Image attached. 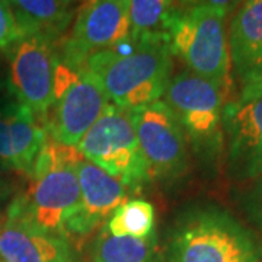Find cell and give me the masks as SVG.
Masks as SVG:
<instances>
[{
  "label": "cell",
  "instance_id": "9c48e42d",
  "mask_svg": "<svg viewBox=\"0 0 262 262\" xmlns=\"http://www.w3.org/2000/svg\"><path fill=\"white\" fill-rule=\"evenodd\" d=\"M77 165H60L32 173L28 189L13 200L8 213L47 233L66 237V222L80 200Z\"/></svg>",
  "mask_w": 262,
  "mask_h": 262
},
{
  "label": "cell",
  "instance_id": "8992f818",
  "mask_svg": "<svg viewBox=\"0 0 262 262\" xmlns=\"http://www.w3.org/2000/svg\"><path fill=\"white\" fill-rule=\"evenodd\" d=\"M8 86L16 101L38 117H44L56 102L58 41L29 34L6 50Z\"/></svg>",
  "mask_w": 262,
  "mask_h": 262
},
{
  "label": "cell",
  "instance_id": "7a4b0ae2",
  "mask_svg": "<svg viewBox=\"0 0 262 262\" xmlns=\"http://www.w3.org/2000/svg\"><path fill=\"white\" fill-rule=\"evenodd\" d=\"M166 262H262V239L222 207H194L172 227Z\"/></svg>",
  "mask_w": 262,
  "mask_h": 262
},
{
  "label": "cell",
  "instance_id": "30bf717a",
  "mask_svg": "<svg viewBox=\"0 0 262 262\" xmlns=\"http://www.w3.org/2000/svg\"><path fill=\"white\" fill-rule=\"evenodd\" d=\"M130 0H86L70 31L58 41V56L80 69L86 58L130 37Z\"/></svg>",
  "mask_w": 262,
  "mask_h": 262
},
{
  "label": "cell",
  "instance_id": "cb8c5ba5",
  "mask_svg": "<svg viewBox=\"0 0 262 262\" xmlns=\"http://www.w3.org/2000/svg\"><path fill=\"white\" fill-rule=\"evenodd\" d=\"M0 72H2V61H0Z\"/></svg>",
  "mask_w": 262,
  "mask_h": 262
},
{
  "label": "cell",
  "instance_id": "ac0fdd59",
  "mask_svg": "<svg viewBox=\"0 0 262 262\" xmlns=\"http://www.w3.org/2000/svg\"><path fill=\"white\" fill-rule=\"evenodd\" d=\"M155 208L146 200L122 203L108 219L103 229L113 236L146 237L155 230Z\"/></svg>",
  "mask_w": 262,
  "mask_h": 262
},
{
  "label": "cell",
  "instance_id": "e0dca14e",
  "mask_svg": "<svg viewBox=\"0 0 262 262\" xmlns=\"http://www.w3.org/2000/svg\"><path fill=\"white\" fill-rule=\"evenodd\" d=\"M92 262H162L158 237L113 236L105 229L95 237L91 248Z\"/></svg>",
  "mask_w": 262,
  "mask_h": 262
},
{
  "label": "cell",
  "instance_id": "9a60e30c",
  "mask_svg": "<svg viewBox=\"0 0 262 262\" xmlns=\"http://www.w3.org/2000/svg\"><path fill=\"white\" fill-rule=\"evenodd\" d=\"M230 66L241 88L262 82V0H242L227 31Z\"/></svg>",
  "mask_w": 262,
  "mask_h": 262
},
{
  "label": "cell",
  "instance_id": "3957f363",
  "mask_svg": "<svg viewBox=\"0 0 262 262\" xmlns=\"http://www.w3.org/2000/svg\"><path fill=\"white\" fill-rule=\"evenodd\" d=\"M225 12L211 8H175L166 28L172 56L187 70L229 89L230 54Z\"/></svg>",
  "mask_w": 262,
  "mask_h": 262
},
{
  "label": "cell",
  "instance_id": "6da1fadb",
  "mask_svg": "<svg viewBox=\"0 0 262 262\" xmlns=\"http://www.w3.org/2000/svg\"><path fill=\"white\" fill-rule=\"evenodd\" d=\"M172 57L166 34L141 35L91 54L83 67L115 106L133 110L163 96L172 77Z\"/></svg>",
  "mask_w": 262,
  "mask_h": 262
},
{
  "label": "cell",
  "instance_id": "5b68a950",
  "mask_svg": "<svg viewBox=\"0 0 262 262\" xmlns=\"http://www.w3.org/2000/svg\"><path fill=\"white\" fill-rule=\"evenodd\" d=\"M227 89L184 70L172 76L163 102L178 118L187 140L201 153H217L223 146V108Z\"/></svg>",
  "mask_w": 262,
  "mask_h": 262
},
{
  "label": "cell",
  "instance_id": "277c9868",
  "mask_svg": "<svg viewBox=\"0 0 262 262\" xmlns=\"http://www.w3.org/2000/svg\"><path fill=\"white\" fill-rule=\"evenodd\" d=\"M77 149L84 159L118 179L125 188L140 189L150 181L130 110L110 103L79 141Z\"/></svg>",
  "mask_w": 262,
  "mask_h": 262
},
{
  "label": "cell",
  "instance_id": "2e32d148",
  "mask_svg": "<svg viewBox=\"0 0 262 262\" xmlns=\"http://www.w3.org/2000/svg\"><path fill=\"white\" fill-rule=\"evenodd\" d=\"M25 35L60 41L75 19V0H9Z\"/></svg>",
  "mask_w": 262,
  "mask_h": 262
},
{
  "label": "cell",
  "instance_id": "52a82bcc",
  "mask_svg": "<svg viewBox=\"0 0 262 262\" xmlns=\"http://www.w3.org/2000/svg\"><path fill=\"white\" fill-rule=\"evenodd\" d=\"M222 124L229 177L237 182L262 178V82L242 86L225 103Z\"/></svg>",
  "mask_w": 262,
  "mask_h": 262
},
{
  "label": "cell",
  "instance_id": "603a6c76",
  "mask_svg": "<svg viewBox=\"0 0 262 262\" xmlns=\"http://www.w3.org/2000/svg\"><path fill=\"white\" fill-rule=\"evenodd\" d=\"M75 2H86V0H75Z\"/></svg>",
  "mask_w": 262,
  "mask_h": 262
},
{
  "label": "cell",
  "instance_id": "d6986e66",
  "mask_svg": "<svg viewBox=\"0 0 262 262\" xmlns=\"http://www.w3.org/2000/svg\"><path fill=\"white\" fill-rule=\"evenodd\" d=\"M173 10V0H130V37L165 34Z\"/></svg>",
  "mask_w": 262,
  "mask_h": 262
},
{
  "label": "cell",
  "instance_id": "ffe728a7",
  "mask_svg": "<svg viewBox=\"0 0 262 262\" xmlns=\"http://www.w3.org/2000/svg\"><path fill=\"white\" fill-rule=\"evenodd\" d=\"M24 35L10 2L0 0V51H6Z\"/></svg>",
  "mask_w": 262,
  "mask_h": 262
},
{
  "label": "cell",
  "instance_id": "7402d4cb",
  "mask_svg": "<svg viewBox=\"0 0 262 262\" xmlns=\"http://www.w3.org/2000/svg\"><path fill=\"white\" fill-rule=\"evenodd\" d=\"M175 8H211L229 15L241 5V0H173Z\"/></svg>",
  "mask_w": 262,
  "mask_h": 262
},
{
  "label": "cell",
  "instance_id": "d4e9b609",
  "mask_svg": "<svg viewBox=\"0 0 262 262\" xmlns=\"http://www.w3.org/2000/svg\"><path fill=\"white\" fill-rule=\"evenodd\" d=\"M241 2H242V0H241Z\"/></svg>",
  "mask_w": 262,
  "mask_h": 262
},
{
  "label": "cell",
  "instance_id": "44dd1931",
  "mask_svg": "<svg viewBox=\"0 0 262 262\" xmlns=\"http://www.w3.org/2000/svg\"><path fill=\"white\" fill-rule=\"evenodd\" d=\"M242 210L256 229L262 232V178L256 179L242 196Z\"/></svg>",
  "mask_w": 262,
  "mask_h": 262
},
{
  "label": "cell",
  "instance_id": "7c38bea8",
  "mask_svg": "<svg viewBox=\"0 0 262 262\" xmlns=\"http://www.w3.org/2000/svg\"><path fill=\"white\" fill-rule=\"evenodd\" d=\"M77 175L80 200L66 222V237H84L91 234L105 220L108 222L114 211L125 203L127 196V188L118 179L113 178L89 160L79 162Z\"/></svg>",
  "mask_w": 262,
  "mask_h": 262
},
{
  "label": "cell",
  "instance_id": "5bb4252c",
  "mask_svg": "<svg viewBox=\"0 0 262 262\" xmlns=\"http://www.w3.org/2000/svg\"><path fill=\"white\" fill-rule=\"evenodd\" d=\"M0 262H76L69 241L16 215H0Z\"/></svg>",
  "mask_w": 262,
  "mask_h": 262
},
{
  "label": "cell",
  "instance_id": "ba28073f",
  "mask_svg": "<svg viewBox=\"0 0 262 262\" xmlns=\"http://www.w3.org/2000/svg\"><path fill=\"white\" fill-rule=\"evenodd\" d=\"M150 179L170 182L188 169L187 136L162 99L130 110Z\"/></svg>",
  "mask_w": 262,
  "mask_h": 262
},
{
  "label": "cell",
  "instance_id": "8fae6325",
  "mask_svg": "<svg viewBox=\"0 0 262 262\" xmlns=\"http://www.w3.org/2000/svg\"><path fill=\"white\" fill-rule=\"evenodd\" d=\"M108 105L110 98L101 83L82 66L73 82L42 117L48 137L76 147Z\"/></svg>",
  "mask_w": 262,
  "mask_h": 262
},
{
  "label": "cell",
  "instance_id": "4fadbf2b",
  "mask_svg": "<svg viewBox=\"0 0 262 262\" xmlns=\"http://www.w3.org/2000/svg\"><path fill=\"white\" fill-rule=\"evenodd\" d=\"M48 134L42 118L20 102L0 106V162L31 175Z\"/></svg>",
  "mask_w": 262,
  "mask_h": 262
}]
</instances>
